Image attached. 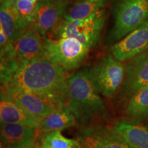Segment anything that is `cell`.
<instances>
[{
  "label": "cell",
  "instance_id": "24",
  "mask_svg": "<svg viewBox=\"0 0 148 148\" xmlns=\"http://www.w3.org/2000/svg\"><path fill=\"white\" fill-rule=\"evenodd\" d=\"M1 1H8V2H10L11 3H15L16 2H17V1H20V0H1Z\"/></svg>",
  "mask_w": 148,
  "mask_h": 148
},
{
  "label": "cell",
  "instance_id": "2",
  "mask_svg": "<svg viewBox=\"0 0 148 148\" xmlns=\"http://www.w3.org/2000/svg\"><path fill=\"white\" fill-rule=\"evenodd\" d=\"M67 105L78 124L83 127L108 117L106 107L88 77V69L68 77Z\"/></svg>",
  "mask_w": 148,
  "mask_h": 148
},
{
  "label": "cell",
  "instance_id": "16",
  "mask_svg": "<svg viewBox=\"0 0 148 148\" xmlns=\"http://www.w3.org/2000/svg\"><path fill=\"white\" fill-rule=\"evenodd\" d=\"M76 119L68 105L55 109L39 122L38 130L43 133L61 131L73 126Z\"/></svg>",
  "mask_w": 148,
  "mask_h": 148
},
{
  "label": "cell",
  "instance_id": "25",
  "mask_svg": "<svg viewBox=\"0 0 148 148\" xmlns=\"http://www.w3.org/2000/svg\"><path fill=\"white\" fill-rule=\"evenodd\" d=\"M1 148H9V147H8L7 146H5V145H3V143H1Z\"/></svg>",
  "mask_w": 148,
  "mask_h": 148
},
{
  "label": "cell",
  "instance_id": "3",
  "mask_svg": "<svg viewBox=\"0 0 148 148\" xmlns=\"http://www.w3.org/2000/svg\"><path fill=\"white\" fill-rule=\"evenodd\" d=\"M111 12L113 25L108 40L114 44L148 18V0H113Z\"/></svg>",
  "mask_w": 148,
  "mask_h": 148
},
{
  "label": "cell",
  "instance_id": "18",
  "mask_svg": "<svg viewBox=\"0 0 148 148\" xmlns=\"http://www.w3.org/2000/svg\"><path fill=\"white\" fill-rule=\"evenodd\" d=\"M125 114L136 121H141L148 117V84L132 95L125 108Z\"/></svg>",
  "mask_w": 148,
  "mask_h": 148
},
{
  "label": "cell",
  "instance_id": "21",
  "mask_svg": "<svg viewBox=\"0 0 148 148\" xmlns=\"http://www.w3.org/2000/svg\"><path fill=\"white\" fill-rule=\"evenodd\" d=\"M21 61L17 57L1 58V82L3 87H6L11 82Z\"/></svg>",
  "mask_w": 148,
  "mask_h": 148
},
{
  "label": "cell",
  "instance_id": "13",
  "mask_svg": "<svg viewBox=\"0 0 148 148\" xmlns=\"http://www.w3.org/2000/svg\"><path fill=\"white\" fill-rule=\"evenodd\" d=\"M0 27L12 43H16L31 26L22 18L13 3L1 1Z\"/></svg>",
  "mask_w": 148,
  "mask_h": 148
},
{
  "label": "cell",
  "instance_id": "20",
  "mask_svg": "<svg viewBox=\"0 0 148 148\" xmlns=\"http://www.w3.org/2000/svg\"><path fill=\"white\" fill-rule=\"evenodd\" d=\"M40 148H81L77 139L66 138L61 131L45 132L40 136Z\"/></svg>",
  "mask_w": 148,
  "mask_h": 148
},
{
  "label": "cell",
  "instance_id": "4",
  "mask_svg": "<svg viewBox=\"0 0 148 148\" xmlns=\"http://www.w3.org/2000/svg\"><path fill=\"white\" fill-rule=\"evenodd\" d=\"M106 20V11L103 8L86 18L73 21L62 19L53 32L55 38H74L90 49L100 39Z\"/></svg>",
  "mask_w": 148,
  "mask_h": 148
},
{
  "label": "cell",
  "instance_id": "6",
  "mask_svg": "<svg viewBox=\"0 0 148 148\" xmlns=\"http://www.w3.org/2000/svg\"><path fill=\"white\" fill-rule=\"evenodd\" d=\"M88 74L96 90L104 97H110L123 84L125 67L112 55H106L88 69Z\"/></svg>",
  "mask_w": 148,
  "mask_h": 148
},
{
  "label": "cell",
  "instance_id": "10",
  "mask_svg": "<svg viewBox=\"0 0 148 148\" xmlns=\"http://www.w3.org/2000/svg\"><path fill=\"white\" fill-rule=\"evenodd\" d=\"M125 67L123 90L127 95L148 84V49L128 60Z\"/></svg>",
  "mask_w": 148,
  "mask_h": 148
},
{
  "label": "cell",
  "instance_id": "7",
  "mask_svg": "<svg viewBox=\"0 0 148 148\" xmlns=\"http://www.w3.org/2000/svg\"><path fill=\"white\" fill-rule=\"evenodd\" d=\"M77 139L81 148H136L113 127L96 123L83 127Z\"/></svg>",
  "mask_w": 148,
  "mask_h": 148
},
{
  "label": "cell",
  "instance_id": "9",
  "mask_svg": "<svg viewBox=\"0 0 148 148\" xmlns=\"http://www.w3.org/2000/svg\"><path fill=\"white\" fill-rule=\"evenodd\" d=\"M148 49V18L124 38L113 44L111 54L121 62L128 60Z\"/></svg>",
  "mask_w": 148,
  "mask_h": 148
},
{
  "label": "cell",
  "instance_id": "19",
  "mask_svg": "<svg viewBox=\"0 0 148 148\" xmlns=\"http://www.w3.org/2000/svg\"><path fill=\"white\" fill-rule=\"evenodd\" d=\"M109 0H79L66 12L63 19L73 21L86 18L103 9Z\"/></svg>",
  "mask_w": 148,
  "mask_h": 148
},
{
  "label": "cell",
  "instance_id": "22",
  "mask_svg": "<svg viewBox=\"0 0 148 148\" xmlns=\"http://www.w3.org/2000/svg\"><path fill=\"white\" fill-rule=\"evenodd\" d=\"M36 2H32L28 0H20L14 3L19 15L30 26L34 25L36 20Z\"/></svg>",
  "mask_w": 148,
  "mask_h": 148
},
{
  "label": "cell",
  "instance_id": "26",
  "mask_svg": "<svg viewBox=\"0 0 148 148\" xmlns=\"http://www.w3.org/2000/svg\"><path fill=\"white\" fill-rule=\"evenodd\" d=\"M146 127H147V128L148 129V122H147V125H146V126H145Z\"/></svg>",
  "mask_w": 148,
  "mask_h": 148
},
{
  "label": "cell",
  "instance_id": "8",
  "mask_svg": "<svg viewBox=\"0 0 148 148\" xmlns=\"http://www.w3.org/2000/svg\"><path fill=\"white\" fill-rule=\"evenodd\" d=\"M67 0H38L34 26L42 36L54 30L65 16Z\"/></svg>",
  "mask_w": 148,
  "mask_h": 148
},
{
  "label": "cell",
  "instance_id": "14",
  "mask_svg": "<svg viewBox=\"0 0 148 148\" xmlns=\"http://www.w3.org/2000/svg\"><path fill=\"white\" fill-rule=\"evenodd\" d=\"M44 38L36 27L32 25L14 43L17 58L26 60L43 56Z\"/></svg>",
  "mask_w": 148,
  "mask_h": 148
},
{
  "label": "cell",
  "instance_id": "5",
  "mask_svg": "<svg viewBox=\"0 0 148 148\" xmlns=\"http://www.w3.org/2000/svg\"><path fill=\"white\" fill-rule=\"evenodd\" d=\"M90 48L71 37L44 38L43 56L66 71L77 69L87 56Z\"/></svg>",
  "mask_w": 148,
  "mask_h": 148
},
{
  "label": "cell",
  "instance_id": "15",
  "mask_svg": "<svg viewBox=\"0 0 148 148\" xmlns=\"http://www.w3.org/2000/svg\"><path fill=\"white\" fill-rule=\"evenodd\" d=\"M37 130L25 125L1 122V143L9 148L21 145L35 139Z\"/></svg>",
  "mask_w": 148,
  "mask_h": 148
},
{
  "label": "cell",
  "instance_id": "23",
  "mask_svg": "<svg viewBox=\"0 0 148 148\" xmlns=\"http://www.w3.org/2000/svg\"><path fill=\"white\" fill-rule=\"evenodd\" d=\"M13 148H40V147L39 144L37 143L35 139H33L23 144V145Z\"/></svg>",
  "mask_w": 148,
  "mask_h": 148
},
{
  "label": "cell",
  "instance_id": "12",
  "mask_svg": "<svg viewBox=\"0 0 148 148\" xmlns=\"http://www.w3.org/2000/svg\"><path fill=\"white\" fill-rule=\"evenodd\" d=\"M0 120L4 123L22 124L36 129L40 122L2 89L0 97Z\"/></svg>",
  "mask_w": 148,
  "mask_h": 148
},
{
  "label": "cell",
  "instance_id": "1",
  "mask_svg": "<svg viewBox=\"0 0 148 148\" xmlns=\"http://www.w3.org/2000/svg\"><path fill=\"white\" fill-rule=\"evenodd\" d=\"M66 72L62 66L42 56L22 60L7 86L34 94L60 108L67 105L68 77Z\"/></svg>",
  "mask_w": 148,
  "mask_h": 148
},
{
  "label": "cell",
  "instance_id": "17",
  "mask_svg": "<svg viewBox=\"0 0 148 148\" xmlns=\"http://www.w3.org/2000/svg\"><path fill=\"white\" fill-rule=\"evenodd\" d=\"M113 128L136 148H148V129L146 127L120 121Z\"/></svg>",
  "mask_w": 148,
  "mask_h": 148
},
{
  "label": "cell",
  "instance_id": "11",
  "mask_svg": "<svg viewBox=\"0 0 148 148\" xmlns=\"http://www.w3.org/2000/svg\"><path fill=\"white\" fill-rule=\"evenodd\" d=\"M2 90L40 121L55 109L58 108L43 98L19 88L7 86L3 87Z\"/></svg>",
  "mask_w": 148,
  "mask_h": 148
}]
</instances>
